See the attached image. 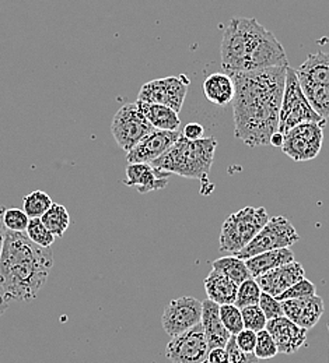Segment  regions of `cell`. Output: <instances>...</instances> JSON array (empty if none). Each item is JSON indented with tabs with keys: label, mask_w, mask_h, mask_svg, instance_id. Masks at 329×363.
<instances>
[{
	"label": "cell",
	"mask_w": 329,
	"mask_h": 363,
	"mask_svg": "<svg viewBox=\"0 0 329 363\" xmlns=\"http://www.w3.org/2000/svg\"><path fill=\"white\" fill-rule=\"evenodd\" d=\"M9 298H7V295L4 294V291H3V288H1V285H0V318L4 315V312L7 311V308H9Z\"/></svg>",
	"instance_id": "cell-41"
},
{
	"label": "cell",
	"mask_w": 329,
	"mask_h": 363,
	"mask_svg": "<svg viewBox=\"0 0 329 363\" xmlns=\"http://www.w3.org/2000/svg\"><path fill=\"white\" fill-rule=\"evenodd\" d=\"M328 333H329V323H328Z\"/></svg>",
	"instance_id": "cell-43"
},
{
	"label": "cell",
	"mask_w": 329,
	"mask_h": 363,
	"mask_svg": "<svg viewBox=\"0 0 329 363\" xmlns=\"http://www.w3.org/2000/svg\"><path fill=\"white\" fill-rule=\"evenodd\" d=\"M181 133L178 130H158L154 129L150 135L141 138V141L126 154L129 164H151L154 160L161 157L178 138Z\"/></svg>",
	"instance_id": "cell-13"
},
{
	"label": "cell",
	"mask_w": 329,
	"mask_h": 363,
	"mask_svg": "<svg viewBox=\"0 0 329 363\" xmlns=\"http://www.w3.org/2000/svg\"><path fill=\"white\" fill-rule=\"evenodd\" d=\"M136 102L154 129L170 130V132H176L180 129L181 121H180L178 112H176L170 106H166L161 104H149L143 101H136Z\"/></svg>",
	"instance_id": "cell-23"
},
{
	"label": "cell",
	"mask_w": 329,
	"mask_h": 363,
	"mask_svg": "<svg viewBox=\"0 0 329 363\" xmlns=\"http://www.w3.org/2000/svg\"><path fill=\"white\" fill-rule=\"evenodd\" d=\"M265 328L275 340L279 354H296L307 342L308 330L297 325L286 316L268 320Z\"/></svg>",
	"instance_id": "cell-14"
},
{
	"label": "cell",
	"mask_w": 329,
	"mask_h": 363,
	"mask_svg": "<svg viewBox=\"0 0 329 363\" xmlns=\"http://www.w3.org/2000/svg\"><path fill=\"white\" fill-rule=\"evenodd\" d=\"M325 119L321 122H307L294 126L284 133L283 152L296 162H306L314 160L324 143Z\"/></svg>",
	"instance_id": "cell-8"
},
{
	"label": "cell",
	"mask_w": 329,
	"mask_h": 363,
	"mask_svg": "<svg viewBox=\"0 0 329 363\" xmlns=\"http://www.w3.org/2000/svg\"><path fill=\"white\" fill-rule=\"evenodd\" d=\"M203 95L215 105L226 106L233 102L235 89L233 79L227 73H213L203 82Z\"/></svg>",
	"instance_id": "cell-19"
},
{
	"label": "cell",
	"mask_w": 329,
	"mask_h": 363,
	"mask_svg": "<svg viewBox=\"0 0 329 363\" xmlns=\"http://www.w3.org/2000/svg\"><path fill=\"white\" fill-rule=\"evenodd\" d=\"M41 221L55 235V238H62L70 227V216L68 213V208L62 204H55V203L41 217Z\"/></svg>",
	"instance_id": "cell-25"
},
{
	"label": "cell",
	"mask_w": 329,
	"mask_h": 363,
	"mask_svg": "<svg viewBox=\"0 0 329 363\" xmlns=\"http://www.w3.org/2000/svg\"><path fill=\"white\" fill-rule=\"evenodd\" d=\"M210 347L202 324H196L167 344L166 357L173 363H207Z\"/></svg>",
	"instance_id": "cell-10"
},
{
	"label": "cell",
	"mask_w": 329,
	"mask_h": 363,
	"mask_svg": "<svg viewBox=\"0 0 329 363\" xmlns=\"http://www.w3.org/2000/svg\"><path fill=\"white\" fill-rule=\"evenodd\" d=\"M321 121H324V118H321L307 101L296 70L287 66L282 105L279 112V132L284 135L297 125Z\"/></svg>",
	"instance_id": "cell-6"
},
{
	"label": "cell",
	"mask_w": 329,
	"mask_h": 363,
	"mask_svg": "<svg viewBox=\"0 0 329 363\" xmlns=\"http://www.w3.org/2000/svg\"><path fill=\"white\" fill-rule=\"evenodd\" d=\"M154 130L153 125L141 112L138 102L126 104L115 113L111 123V133L118 145L129 152L141 138Z\"/></svg>",
	"instance_id": "cell-9"
},
{
	"label": "cell",
	"mask_w": 329,
	"mask_h": 363,
	"mask_svg": "<svg viewBox=\"0 0 329 363\" xmlns=\"http://www.w3.org/2000/svg\"><path fill=\"white\" fill-rule=\"evenodd\" d=\"M219 312H220V318H222L225 327L227 328V331L232 335H237L241 330H244L241 309L237 308L234 303L220 305Z\"/></svg>",
	"instance_id": "cell-31"
},
{
	"label": "cell",
	"mask_w": 329,
	"mask_h": 363,
	"mask_svg": "<svg viewBox=\"0 0 329 363\" xmlns=\"http://www.w3.org/2000/svg\"><path fill=\"white\" fill-rule=\"evenodd\" d=\"M217 140L215 137H202L189 140L185 136L180 138L157 160L151 167L176 174L188 179H206L215 161Z\"/></svg>",
	"instance_id": "cell-4"
},
{
	"label": "cell",
	"mask_w": 329,
	"mask_h": 363,
	"mask_svg": "<svg viewBox=\"0 0 329 363\" xmlns=\"http://www.w3.org/2000/svg\"><path fill=\"white\" fill-rule=\"evenodd\" d=\"M258 305H259V308L262 309V312L265 313V316H266L268 320L284 316V313H283L282 302L278 301L275 296H272V295H269V294L262 292Z\"/></svg>",
	"instance_id": "cell-35"
},
{
	"label": "cell",
	"mask_w": 329,
	"mask_h": 363,
	"mask_svg": "<svg viewBox=\"0 0 329 363\" xmlns=\"http://www.w3.org/2000/svg\"><path fill=\"white\" fill-rule=\"evenodd\" d=\"M298 240L300 235L287 218L282 216L272 217L268 220L265 227L255 235V238L242 250L235 253L234 256L247 260L264 252L290 247Z\"/></svg>",
	"instance_id": "cell-7"
},
{
	"label": "cell",
	"mask_w": 329,
	"mask_h": 363,
	"mask_svg": "<svg viewBox=\"0 0 329 363\" xmlns=\"http://www.w3.org/2000/svg\"><path fill=\"white\" fill-rule=\"evenodd\" d=\"M188 84L189 80L185 76L151 80L141 86L138 101L161 104L170 106L176 112H180L187 98Z\"/></svg>",
	"instance_id": "cell-11"
},
{
	"label": "cell",
	"mask_w": 329,
	"mask_h": 363,
	"mask_svg": "<svg viewBox=\"0 0 329 363\" xmlns=\"http://www.w3.org/2000/svg\"><path fill=\"white\" fill-rule=\"evenodd\" d=\"M220 55L227 74L288 66L282 44L257 18H232L223 33Z\"/></svg>",
	"instance_id": "cell-3"
},
{
	"label": "cell",
	"mask_w": 329,
	"mask_h": 363,
	"mask_svg": "<svg viewBox=\"0 0 329 363\" xmlns=\"http://www.w3.org/2000/svg\"><path fill=\"white\" fill-rule=\"evenodd\" d=\"M212 269L215 272H220L230 279H233L237 285L244 282L245 279L254 278L251 272L248 270L245 260L237 257V256H227V257H220L215 262H212Z\"/></svg>",
	"instance_id": "cell-24"
},
{
	"label": "cell",
	"mask_w": 329,
	"mask_h": 363,
	"mask_svg": "<svg viewBox=\"0 0 329 363\" xmlns=\"http://www.w3.org/2000/svg\"><path fill=\"white\" fill-rule=\"evenodd\" d=\"M241 316H242V323H244V328L252 330L255 333L264 330L266 327L268 318L265 316V313L262 312V309L259 308V305H251V306H245L241 309Z\"/></svg>",
	"instance_id": "cell-32"
},
{
	"label": "cell",
	"mask_w": 329,
	"mask_h": 363,
	"mask_svg": "<svg viewBox=\"0 0 329 363\" xmlns=\"http://www.w3.org/2000/svg\"><path fill=\"white\" fill-rule=\"evenodd\" d=\"M313 295H315V285L310 279L303 278L298 282L293 284L290 288H287L279 296H276V299L282 302L287 299H300Z\"/></svg>",
	"instance_id": "cell-33"
},
{
	"label": "cell",
	"mask_w": 329,
	"mask_h": 363,
	"mask_svg": "<svg viewBox=\"0 0 329 363\" xmlns=\"http://www.w3.org/2000/svg\"><path fill=\"white\" fill-rule=\"evenodd\" d=\"M53 204L49 194L43 190H34L23 199V211L30 218H41Z\"/></svg>",
	"instance_id": "cell-27"
},
{
	"label": "cell",
	"mask_w": 329,
	"mask_h": 363,
	"mask_svg": "<svg viewBox=\"0 0 329 363\" xmlns=\"http://www.w3.org/2000/svg\"><path fill=\"white\" fill-rule=\"evenodd\" d=\"M203 135H205V128L200 123H188L183 132V136L187 137L189 140L202 138Z\"/></svg>",
	"instance_id": "cell-39"
},
{
	"label": "cell",
	"mask_w": 329,
	"mask_h": 363,
	"mask_svg": "<svg viewBox=\"0 0 329 363\" xmlns=\"http://www.w3.org/2000/svg\"><path fill=\"white\" fill-rule=\"evenodd\" d=\"M237 347L244 352H254L257 345V333L248 328L241 330L237 335H234Z\"/></svg>",
	"instance_id": "cell-37"
},
{
	"label": "cell",
	"mask_w": 329,
	"mask_h": 363,
	"mask_svg": "<svg viewBox=\"0 0 329 363\" xmlns=\"http://www.w3.org/2000/svg\"><path fill=\"white\" fill-rule=\"evenodd\" d=\"M219 308L220 306L210 299L202 302L200 324L205 331V335H206L210 350L217 348V347H226V344L232 338V334L227 331V328L225 327V324L220 318Z\"/></svg>",
	"instance_id": "cell-18"
},
{
	"label": "cell",
	"mask_w": 329,
	"mask_h": 363,
	"mask_svg": "<svg viewBox=\"0 0 329 363\" xmlns=\"http://www.w3.org/2000/svg\"><path fill=\"white\" fill-rule=\"evenodd\" d=\"M226 350L229 354V363H258L259 359L254 352H244L235 344L234 335L226 344Z\"/></svg>",
	"instance_id": "cell-36"
},
{
	"label": "cell",
	"mask_w": 329,
	"mask_h": 363,
	"mask_svg": "<svg viewBox=\"0 0 329 363\" xmlns=\"http://www.w3.org/2000/svg\"><path fill=\"white\" fill-rule=\"evenodd\" d=\"M4 207L0 206V253H1V249H3V243H4V238H6V227H4V223H3V214H4Z\"/></svg>",
	"instance_id": "cell-40"
},
{
	"label": "cell",
	"mask_w": 329,
	"mask_h": 363,
	"mask_svg": "<svg viewBox=\"0 0 329 363\" xmlns=\"http://www.w3.org/2000/svg\"><path fill=\"white\" fill-rule=\"evenodd\" d=\"M294 260V253L291 252L290 247H283V249H275L269 252L259 253L257 256H252L245 260V264L251 275L254 278L271 272L276 267H281L283 264H287Z\"/></svg>",
	"instance_id": "cell-22"
},
{
	"label": "cell",
	"mask_w": 329,
	"mask_h": 363,
	"mask_svg": "<svg viewBox=\"0 0 329 363\" xmlns=\"http://www.w3.org/2000/svg\"><path fill=\"white\" fill-rule=\"evenodd\" d=\"M296 73L300 83L329 86V53L318 52L308 55Z\"/></svg>",
	"instance_id": "cell-20"
},
{
	"label": "cell",
	"mask_w": 329,
	"mask_h": 363,
	"mask_svg": "<svg viewBox=\"0 0 329 363\" xmlns=\"http://www.w3.org/2000/svg\"><path fill=\"white\" fill-rule=\"evenodd\" d=\"M52 267L50 247L36 245L24 232L6 230L0 253V285L9 301H34L47 284Z\"/></svg>",
	"instance_id": "cell-2"
},
{
	"label": "cell",
	"mask_w": 329,
	"mask_h": 363,
	"mask_svg": "<svg viewBox=\"0 0 329 363\" xmlns=\"http://www.w3.org/2000/svg\"><path fill=\"white\" fill-rule=\"evenodd\" d=\"M203 285H205L207 298L215 303H217L219 306L234 303L238 285L229 277L212 270L205 278Z\"/></svg>",
	"instance_id": "cell-21"
},
{
	"label": "cell",
	"mask_w": 329,
	"mask_h": 363,
	"mask_svg": "<svg viewBox=\"0 0 329 363\" xmlns=\"http://www.w3.org/2000/svg\"><path fill=\"white\" fill-rule=\"evenodd\" d=\"M283 140H284V135H282L281 132H276L275 135H272V137H271V145L272 147H282Z\"/></svg>",
	"instance_id": "cell-42"
},
{
	"label": "cell",
	"mask_w": 329,
	"mask_h": 363,
	"mask_svg": "<svg viewBox=\"0 0 329 363\" xmlns=\"http://www.w3.org/2000/svg\"><path fill=\"white\" fill-rule=\"evenodd\" d=\"M26 235L31 242L41 247H50L55 242V235L44 225L41 218H30Z\"/></svg>",
	"instance_id": "cell-29"
},
{
	"label": "cell",
	"mask_w": 329,
	"mask_h": 363,
	"mask_svg": "<svg viewBox=\"0 0 329 363\" xmlns=\"http://www.w3.org/2000/svg\"><path fill=\"white\" fill-rule=\"evenodd\" d=\"M269 216L264 207H245L233 213L222 225L220 252L235 255L242 250L265 227Z\"/></svg>",
	"instance_id": "cell-5"
},
{
	"label": "cell",
	"mask_w": 329,
	"mask_h": 363,
	"mask_svg": "<svg viewBox=\"0 0 329 363\" xmlns=\"http://www.w3.org/2000/svg\"><path fill=\"white\" fill-rule=\"evenodd\" d=\"M303 92L313 109L324 119L329 118V86L300 83Z\"/></svg>",
	"instance_id": "cell-26"
},
{
	"label": "cell",
	"mask_w": 329,
	"mask_h": 363,
	"mask_svg": "<svg viewBox=\"0 0 329 363\" xmlns=\"http://www.w3.org/2000/svg\"><path fill=\"white\" fill-rule=\"evenodd\" d=\"M254 354L257 355V358L259 361L261 359H272L279 354L278 345L266 328L257 333V345H255Z\"/></svg>",
	"instance_id": "cell-30"
},
{
	"label": "cell",
	"mask_w": 329,
	"mask_h": 363,
	"mask_svg": "<svg viewBox=\"0 0 329 363\" xmlns=\"http://www.w3.org/2000/svg\"><path fill=\"white\" fill-rule=\"evenodd\" d=\"M282 308L286 318L306 330L313 328L323 318L325 311L324 301L318 295L282 301Z\"/></svg>",
	"instance_id": "cell-15"
},
{
	"label": "cell",
	"mask_w": 329,
	"mask_h": 363,
	"mask_svg": "<svg viewBox=\"0 0 329 363\" xmlns=\"http://www.w3.org/2000/svg\"><path fill=\"white\" fill-rule=\"evenodd\" d=\"M200 318L202 302L192 296H181L167 305L161 318V324L164 331L173 338L199 324Z\"/></svg>",
	"instance_id": "cell-12"
},
{
	"label": "cell",
	"mask_w": 329,
	"mask_h": 363,
	"mask_svg": "<svg viewBox=\"0 0 329 363\" xmlns=\"http://www.w3.org/2000/svg\"><path fill=\"white\" fill-rule=\"evenodd\" d=\"M170 174L163 172L151 164H129L126 168V179L124 183L129 187H135L141 194L161 190L168 184Z\"/></svg>",
	"instance_id": "cell-17"
},
{
	"label": "cell",
	"mask_w": 329,
	"mask_h": 363,
	"mask_svg": "<svg viewBox=\"0 0 329 363\" xmlns=\"http://www.w3.org/2000/svg\"><path fill=\"white\" fill-rule=\"evenodd\" d=\"M3 223L7 230L26 232L30 217L20 208H6L3 214Z\"/></svg>",
	"instance_id": "cell-34"
},
{
	"label": "cell",
	"mask_w": 329,
	"mask_h": 363,
	"mask_svg": "<svg viewBox=\"0 0 329 363\" xmlns=\"http://www.w3.org/2000/svg\"><path fill=\"white\" fill-rule=\"evenodd\" d=\"M207 363H229V354L226 347L212 348L207 355Z\"/></svg>",
	"instance_id": "cell-38"
},
{
	"label": "cell",
	"mask_w": 329,
	"mask_h": 363,
	"mask_svg": "<svg viewBox=\"0 0 329 363\" xmlns=\"http://www.w3.org/2000/svg\"><path fill=\"white\" fill-rule=\"evenodd\" d=\"M287 66L232 73L234 136L249 147L271 145V137L279 132Z\"/></svg>",
	"instance_id": "cell-1"
},
{
	"label": "cell",
	"mask_w": 329,
	"mask_h": 363,
	"mask_svg": "<svg viewBox=\"0 0 329 363\" xmlns=\"http://www.w3.org/2000/svg\"><path fill=\"white\" fill-rule=\"evenodd\" d=\"M306 278L304 269L300 263L296 260L283 264L281 267H276L271 272H265L259 277H257V282L261 286V291L265 294H269L272 296H279L287 288H290L293 284L298 282L300 279Z\"/></svg>",
	"instance_id": "cell-16"
},
{
	"label": "cell",
	"mask_w": 329,
	"mask_h": 363,
	"mask_svg": "<svg viewBox=\"0 0 329 363\" xmlns=\"http://www.w3.org/2000/svg\"><path fill=\"white\" fill-rule=\"evenodd\" d=\"M261 294H262L261 286L258 285L255 278L245 279L238 285L234 305L239 309L251 305H258L261 299Z\"/></svg>",
	"instance_id": "cell-28"
}]
</instances>
